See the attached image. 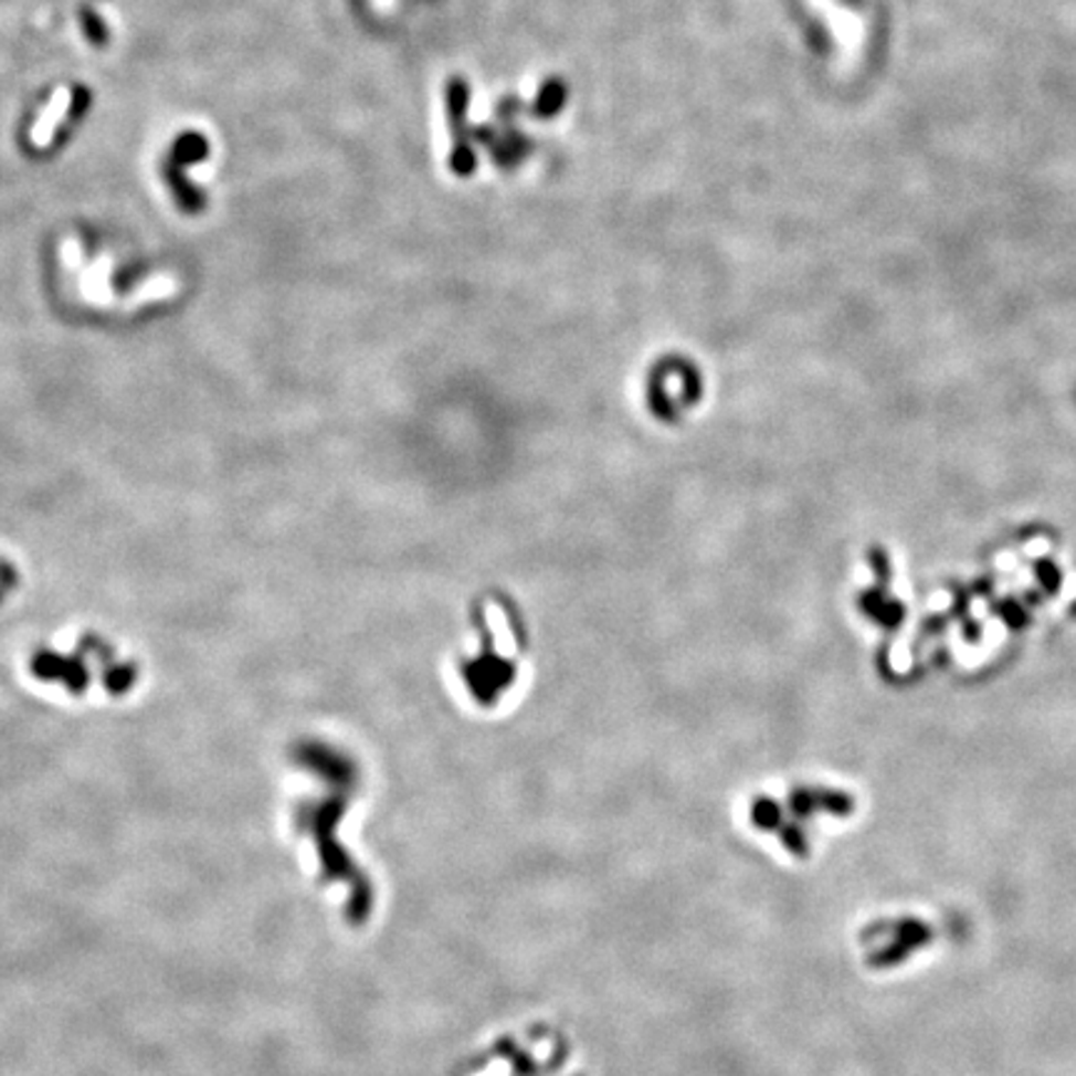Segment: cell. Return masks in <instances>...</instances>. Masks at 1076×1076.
<instances>
[]
</instances>
